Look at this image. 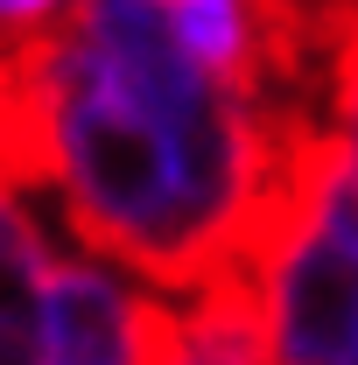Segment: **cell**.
Instances as JSON below:
<instances>
[{
    "mask_svg": "<svg viewBox=\"0 0 358 365\" xmlns=\"http://www.w3.org/2000/svg\"><path fill=\"white\" fill-rule=\"evenodd\" d=\"M7 85L14 176L49 190L98 260L162 295L253 260L316 127L218 85L162 0H78L43 43L7 49Z\"/></svg>",
    "mask_w": 358,
    "mask_h": 365,
    "instance_id": "obj_1",
    "label": "cell"
},
{
    "mask_svg": "<svg viewBox=\"0 0 358 365\" xmlns=\"http://www.w3.org/2000/svg\"><path fill=\"white\" fill-rule=\"evenodd\" d=\"M169 295L98 253L49 267L43 302V365H155Z\"/></svg>",
    "mask_w": 358,
    "mask_h": 365,
    "instance_id": "obj_2",
    "label": "cell"
},
{
    "mask_svg": "<svg viewBox=\"0 0 358 365\" xmlns=\"http://www.w3.org/2000/svg\"><path fill=\"white\" fill-rule=\"evenodd\" d=\"M155 365H274L253 274L232 267V274H211V281L169 295Z\"/></svg>",
    "mask_w": 358,
    "mask_h": 365,
    "instance_id": "obj_3",
    "label": "cell"
},
{
    "mask_svg": "<svg viewBox=\"0 0 358 365\" xmlns=\"http://www.w3.org/2000/svg\"><path fill=\"white\" fill-rule=\"evenodd\" d=\"M49 232L14 169H0V365H43V302H49Z\"/></svg>",
    "mask_w": 358,
    "mask_h": 365,
    "instance_id": "obj_4",
    "label": "cell"
},
{
    "mask_svg": "<svg viewBox=\"0 0 358 365\" xmlns=\"http://www.w3.org/2000/svg\"><path fill=\"white\" fill-rule=\"evenodd\" d=\"M176 43L232 91L274 98V29H267V0H162ZM295 120V113H288Z\"/></svg>",
    "mask_w": 358,
    "mask_h": 365,
    "instance_id": "obj_5",
    "label": "cell"
},
{
    "mask_svg": "<svg viewBox=\"0 0 358 365\" xmlns=\"http://www.w3.org/2000/svg\"><path fill=\"white\" fill-rule=\"evenodd\" d=\"M323 120H316V134L330 140V155L352 169L358 182V21L344 29V43H337V56H330V78H323Z\"/></svg>",
    "mask_w": 358,
    "mask_h": 365,
    "instance_id": "obj_6",
    "label": "cell"
},
{
    "mask_svg": "<svg viewBox=\"0 0 358 365\" xmlns=\"http://www.w3.org/2000/svg\"><path fill=\"white\" fill-rule=\"evenodd\" d=\"M78 0H0V49H29L71 14Z\"/></svg>",
    "mask_w": 358,
    "mask_h": 365,
    "instance_id": "obj_7",
    "label": "cell"
},
{
    "mask_svg": "<svg viewBox=\"0 0 358 365\" xmlns=\"http://www.w3.org/2000/svg\"><path fill=\"white\" fill-rule=\"evenodd\" d=\"M0 169H14V85H7V49H0Z\"/></svg>",
    "mask_w": 358,
    "mask_h": 365,
    "instance_id": "obj_8",
    "label": "cell"
}]
</instances>
